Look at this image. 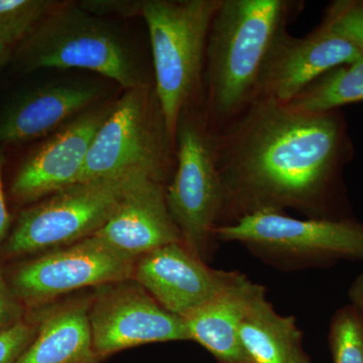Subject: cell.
<instances>
[{
    "label": "cell",
    "mask_w": 363,
    "mask_h": 363,
    "mask_svg": "<svg viewBox=\"0 0 363 363\" xmlns=\"http://www.w3.org/2000/svg\"><path fill=\"white\" fill-rule=\"evenodd\" d=\"M293 0H222L208 37V121L224 128L252 104L272 45L300 11Z\"/></svg>",
    "instance_id": "obj_2"
},
{
    "label": "cell",
    "mask_w": 363,
    "mask_h": 363,
    "mask_svg": "<svg viewBox=\"0 0 363 363\" xmlns=\"http://www.w3.org/2000/svg\"><path fill=\"white\" fill-rule=\"evenodd\" d=\"M214 235L300 259L363 260V223L350 219L301 220L283 212L262 211L220 224Z\"/></svg>",
    "instance_id": "obj_8"
},
{
    "label": "cell",
    "mask_w": 363,
    "mask_h": 363,
    "mask_svg": "<svg viewBox=\"0 0 363 363\" xmlns=\"http://www.w3.org/2000/svg\"><path fill=\"white\" fill-rule=\"evenodd\" d=\"M357 102H363V56L327 72L286 104L296 111L326 112Z\"/></svg>",
    "instance_id": "obj_19"
},
{
    "label": "cell",
    "mask_w": 363,
    "mask_h": 363,
    "mask_svg": "<svg viewBox=\"0 0 363 363\" xmlns=\"http://www.w3.org/2000/svg\"><path fill=\"white\" fill-rule=\"evenodd\" d=\"M264 286L240 274L233 285L184 318L190 340L206 348L218 363H252L241 344V324Z\"/></svg>",
    "instance_id": "obj_16"
},
{
    "label": "cell",
    "mask_w": 363,
    "mask_h": 363,
    "mask_svg": "<svg viewBox=\"0 0 363 363\" xmlns=\"http://www.w3.org/2000/svg\"><path fill=\"white\" fill-rule=\"evenodd\" d=\"M145 176L150 177L135 173L81 182L26 208L0 247L2 257L16 259L92 235L108 221L128 189Z\"/></svg>",
    "instance_id": "obj_6"
},
{
    "label": "cell",
    "mask_w": 363,
    "mask_h": 363,
    "mask_svg": "<svg viewBox=\"0 0 363 363\" xmlns=\"http://www.w3.org/2000/svg\"><path fill=\"white\" fill-rule=\"evenodd\" d=\"M104 95L94 81L57 80L11 98L0 111V145H18L55 133Z\"/></svg>",
    "instance_id": "obj_14"
},
{
    "label": "cell",
    "mask_w": 363,
    "mask_h": 363,
    "mask_svg": "<svg viewBox=\"0 0 363 363\" xmlns=\"http://www.w3.org/2000/svg\"><path fill=\"white\" fill-rule=\"evenodd\" d=\"M112 106L91 107L33 150L11 181L14 201L30 204L79 183L94 136Z\"/></svg>",
    "instance_id": "obj_11"
},
{
    "label": "cell",
    "mask_w": 363,
    "mask_h": 363,
    "mask_svg": "<svg viewBox=\"0 0 363 363\" xmlns=\"http://www.w3.org/2000/svg\"><path fill=\"white\" fill-rule=\"evenodd\" d=\"M89 319L93 346L100 360L143 344L190 340L183 318L167 311L149 293L135 286L105 291L89 310Z\"/></svg>",
    "instance_id": "obj_10"
},
{
    "label": "cell",
    "mask_w": 363,
    "mask_h": 363,
    "mask_svg": "<svg viewBox=\"0 0 363 363\" xmlns=\"http://www.w3.org/2000/svg\"><path fill=\"white\" fill-rule=\"evenodd\" d=\"M92 235L133 259L164 245L183 242L162 181L147 176L128 189L108 221Z\"/></svg>",
    "instance_id": "obj_15"
},
{
    "label": "cell",
    "mask_w": 363,
    "mask_h": 363,
    "mask_svg": "<svg viewBox=\"0 0 363 363\" xmlns=\"http://www.w3.org/2000/svg\"><path fill=\"white\" fill-rule=\"evenodd\" d=\"M175 143L177 169L166 190L167 204L183 245L202 257L224 207L214 131L208 119L189 113L187 108L179 121Z\"/></svg>",
    "instance_id": "obj_7"
},
{
    "label": "cell",
    "mask_w": 363,
    "mask_h": 363,
    "mask_svg": "<svg viewBox=\"0 0 363 363\" xmlns=\"http://www.w3.org/2000/svg\"><path fill=\"white\" fill-rule=\"evenodd\" d=\"M25 310L7 283L6 274L0 269V332L21 321Z\"/></svg>",
    "instance_id": "obj_24"
},
{
    "label": "cell",
    "mask_w": 363,
    "mask_h": 363,
    "mask_svg": "<svg viewBox=\"0 0 363 363\" xmlns=\"http://www.w3.org/2000/svg\"><path fill=\"white\" fill-rule=\"evenodd\" d=\"M322 21L354 45L363 56V0L331 2L325 11Z\"/></svg>",
    "instance_id": "obj_22"
},
{
    "label": "cell",
    "mask_w": 363,
    "mask_h": 363,
    "mask_svg": "<svg viewBox=\"0 0 363 363\" xmlns=\"http://www.w3.org/2000/svg\"><path fill=\"white\" fill-rule=\"evenodd\" d=\"M348 295H350L351 306L363 318V274L354 279L352 285L350 286Z\"/></svg>",
    "instance_id": "obj_27"
},
{
    "label": "cell",
    "mask_w": 363,
    "mask_h": 363,
    "mask_svg": "<svg viewBox=\"0 0 363 363\" xmlns=\"http://www.w3.org/2000/svg\"><path fill=\"white\" fill-rule=\"evenodd\" d=\"M81 9L102 18V16L113 14L118 16H133L142 13L143 1L128 0H88L78 4Z\"/></svg>",
    "instance_id": "obj_25"
},
{
    "label": "cell",
    "mask_w": 363,
    "mask_h": 363,
    "mask_svg": "<svg viewBox=\"0 0 363 363\" xmlns=\"http://www.w3.org/2000/svg\"><path fill=\"white\" fill-rule=\"evenodd\" d=\"M240 337L252 363H311L302 332L293 317L274 311L266 294L257 298L241 324Z\"/></svg>",
    "instance_id": "obj_18"
},
{
    "label": "cell",
    "mask_w": 363,
    "mask_h": 363,
    "mask_svg": "<svg viewBox=\"0 0 363 363\" xmlns=\"http://www.w3.org/2000/svg\"><path fill=\"white\" fill-rule=\"evenodd\" d=\"M21 70L83 69L116 81L125 90L150 86L128 40L111 23L78 4H61L20 43Z\"/></svg>",
    "instance_id": "obj_3"
},
{
    "label": "cell",
    "mask_w": 363,
    "mask_h": 363,
    "mask_svg": "<svg viewBox=\"0 0 363 363\" xmlns=\"http://www.w3.org/2000/svg\"><path fill=\"white\" fill-rule=\"evenodd\" d=\"M222 0H145L140 16L149 30L155 91L175 143L182 113L193 104L206 65L208 37Z\"/></svg>",
    "instance_id": "obj_4"
},
{
    "label": "cell",
    "mask_w": 363,
    "mask_h": 363,
    "mask_svg": "<svg viewBox=\"0 0 363 363\" xmlns=\"http://www.w3.org/2000/svg\"><path fill=\"white\" fill-rule=\"evenodd\" d=\"M362 57L354 45L323 21L303 38L293 37L286 30L267 56L253 102L274 100L289 104L327 72Z\"/></svg>",
    "instance_id": "obj_12"
},
{
    "label": "cell",
    "mask_w": 363,
    "mask_h": 363,
    "mask_svg": "<svg viewBox=\"0 0 363 363\" xmlns=\"http://www.w3.org/2000/svg\"><path fill=\"white\" fill-rule=\"evenodd\" d=\"M135 262L90 235L21 262L6 278L23 307H35L78 289L124 281L133 274Z\"/></svg>",
    "instance_id": "obj_9"
},
{
    "label": "cell",
    "mask_w": 363,
    "mask_h": 363,
    "mask_svg": "<svg viewBox=\"0 0 363 363\" xmlns=\"http://www.w3.org/2000/svg\"><path fill=\"white\" fill-rule=\"evenodd\" d=\"M6 156L0 150V247L6 240L11 229V218L7 208L6 194H4V181H2V172H4Z\"/></svg>",
    "instance_id": "obj_26"
},
{
    "label": "cell",
    "mask_w": 363,
    "mask_h": 363,
    "mask_svg": "<svg viewBox=\"0 0 363 363\" xmlns=\"http://www.w3.org/2000/svg\"><path fill=\"white\" fill-rule=\"evenodd\" d=\"M136 281L167 311L186 318L240 278V272L216 271L183 242L171 243L140 257Z\"/></svg>",
    "instance_id": "obj_13"
},
{
    "label": "cell",
    "mask_w": 363,
    "mask_h": 363,
    "mask_svg": "<svg viewBox=\"0 0 363 363\" xmlns=\"http://www.w3.org/2000/svg\"><path fill=\"white\" fill-rule=\"evenodd\" d=\"M173 145L156 91L125 90L95 135L79 183L135 173L162 181Z\"/></svg>",
    "instance_id": "obj_5"
},
{
    "label": "cell",
    "mask_w": 363,
    "mask_h": 363,
    "mask_svg": "<svg viewBox=\"0 0 363 363\" xmlns=\"http://www.w3.org/2000/svg\"><path fill=\"white\" fill-rule=\"evenodd\" d=\"M38 324L25 319L0 332V363H16L35 338Z\"/></svg>",
    "instance_id": "obj_23"
},
{
    "label": "cell",
    "mask_w": 363,
    "mask_h": 363,
    "mask_svg": "<svg viewBox=\"0 0 363 363\" xmlns=\"http://www.w3.org/2000/svg\"><path fill=\"white\" fill-rule=\"evenodd\" d=\"M214 145L224 189L221 216L228 223L286 208L323 213L351 150L338 109L296 111L274 100L253 102L214 131Z\"/></svg>",
    "instance_id": "obj_1"
},
{
    "label": "cell",
    "mask_w": 363,
    "mask_h": 363,
    "mask_svg": "<svg viewBox=\"0 0 363 363\" xmlns=\"http://www.w3.org/2000/svg\"><path fill=\"white\" fill-rule=\"evenodd\" d=\"M32 342L16 363H99L93 346L89 308L67 305L45 314Z\"/></svg>",
    "instance_id": "obj_17"
},
{
    "label": "cell",
    "mask_w": 363,
    "mask_h": 363,
    "mask_svg": "<svg viewBox=\"0 0 363 363\" xmlns=\"http://www.w3.org/2000/svg\"><path fill=\"white\" fill-rule=\"evenodd\" d=\"M329 344L333 363H363V318L352 306L332 318Z\"/></svg>",
    "instance_id": "obj_21"
},
{
    "label": "cell",
    "mask_w": 363,
    "mask_h": 363,
    "mask_svg": "<svg viewBox=\"0 0 363 363\" xmlns=\"http://www.w3.org/2000/svg\"><path fill=\"white\" fill-rule=\"evenodd\" d=\"M9 48L0 43V63L6 59L7 55H9Z\"/></svg>",
    "instance_id": "obj_28"
},
{
    "label": "cell",
    "mask_w": 363,
    "mask_h": 363,
    "mask_svg": "<svg viewBox=\"0 0 363 363\" xmlns=\"http://www.w3.org/2000/svg\"><path fill=\"white\" fill-rule=\"evenodd\" d=\"M60 4L51 0H0V43L9 47L23 42Z\"/></svg>",
    "instance_id": "obj_20"
}]
</instances>
